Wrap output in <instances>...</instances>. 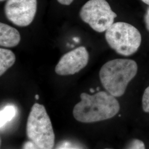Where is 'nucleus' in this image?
Segmentation results:
<instances>
[{"label": "nucleus", "instance_id": "6e6552de", "mask_svg": "<svg viewBox=\"0 0 149 149\" xmlns=\"http://www.w3.org/2000/svg\"><path fill=\"white\" fill-rule=\"evenodd\" d=\"M20 41V33L16 28L3 23H0V45L1 47H15Z\"/></svg>", "mask_w": 149, "mask_h": 149}, {"label": "nucleus", "instance_id": "4be33fe9", "mask_svg": "<svg viewBox=\"0 0 149 149\" xmlns=\"http://www.w3.org/2000/svg\"><path fill=\"white\" fill-rule=\"evenodd\" d=\"M3 1V0H1V1Z\"/></svg>", "mask_w": 149, "mask_h": 149}, {"label": "nucleus", "instance_id": "0eeeda50", "mask_svg": "<svg viewBox=\"0 0 149 149\" xmlns=\"http://www.w3.org/2000/svg\"><path fill=\"white\" fill-rule=\"evenodd\" d=\"M88 59L89 54L85 47L76 48L61 56L55 71L61 76L75 74L87 66Z\"/></svg>", "mask_w": 149, "mask_h": 149}, {"label": "nucleus", "instance_id": "4468645a", "mask_svg": "<svg viewBox=\"0 0 149 149\" xmlns=\"http://www.w3.org/2000/svg\"><path fill=\"white\" fill-rule=\"evenodd\" d=\"M144 22L147 30L149 31V7L148 8L144 16Z\"/></svg>", "mask_w": 149, "mask_h": 149}, {"label": "nucleus", "instance_id": "7ed1b4c3", "mask_svg": "<svg viewBox=\"0 0 149 149\" xmlns=\"http://www.w3.org/2000/svg\"><path fill=\"white\" fill-rule=\"evenodd\" d=\"M28 138L40 149H52L55 134L45 107L35 103L29 113L27 124Z\"/></svg>", "mask_w": 149, "mask_h": 149}, {"label": "nucleus", "instance_id": "dca6fc26", "mask_svg": "<svg viewBox=\"0 0 149 149\" xmlns=\"http://www.w3.org/2000/svg\"><path fill=\"white\" fill-rule=\"evenodd\" d=\"M73 40L74 41L75 43H79L80 39L78 37H74L73 38Z\"/></svg>", "mask_w": 149, "mask_h": 149}, {"label": "nucleus", "instance_id": "f03ea898", "mask_svg": "<svg viewBox=\"0 0 149 149\" xmlns=\"http://www.w3.org/2000/svg\"><path fill=\"white\" fill-rule=\"evenodd\" d=\"M138 70V65L133 60L114 59L102 66L100 79L109 93L119 97L124 94L129 83L136 76Z\"/></svg>", "mask_w": 149, "mask_h": 149}, {"label": "nucleus", "instance_id": "5701e85b", "mask_svg": "<svg viewBox=\"0 0 149 149\" xmlns=\"http://www.w3.org/2000/svg\"></svg>", "mask_w": 149, "mask_h": 149}, {"label": "nucleus", "instance_id": "39448f33", "mask_svg": "<svg viewBox=\"0 0 149 149\" xmlns=\"http://www.w3.org/2000/svg\"><path fill=\"white\" fill-rule=\"evenodd\" d=\"M117 14L106 0H89L82 7L80 17L96 32H106L114 23Z\"/></svg>", "mask_w": 149, "mask_h": 149}, {"label": "nucleus", "instance_id": "2eb2a0df", "mask_svg": "<svg viewBox=\"0 0 149 149\" xmlns=\"http://www.w3.org/2000/svg\"><path fill=\"white\" fill-rule=\"evenodd\" d=\"M59 3L63 5L68 6L72 3L74 0H57Z\"/></svg>", "mask_w": 149, "mask_h": 149}, {"label": "nucleus", "instance_id": "ddd939ff", "mask_svg": "<svg viewBox=\"0 0 149 149\" xmlns=\"http://www.w3.org/2000/svg\"><path fill=\"white\" fill-rule=\"evenodd\" d=\"M23 149H40L31 141L26 142L23 145Z\"/></svg>", "mask_w": 149, "mask_h": 149}, {"label": "nucleus", "instance_id": "f3484780", "mask_svg": "<svg viewBox=\"0 0 149 149\" xmlns=\"http://www.w3.org/2000/svg\"><path fill=\"white\" fill-rule=\"evenodd\" d=\"M149 6V0H141Z\"/></svg>", "mask_w": 149, "mask_h": 149}, {"label": "nucleus", "instance_id": "f257e3e1", "mask_svg": "<svg viewBox=\"0 0 149 149\" xmlns=\"http://www.w3.org/2000/svg\"><path fill=\"white\" fill-rule=\"evenodd\" d=\"M81 101L73 110L74 118L81 122L93 123L114 117L120 109V105L114 96L108 92L100 91L93 95L82 93Z\"/></svg>", "mask_w": 149, "mask_h": 149}, {"label": "nucleus", "instance_id": "f8f14e48", "mask_svg": "<svg viewBox=\"0 0 149 149\" xmlns=\"http://www.w3.org/2000/svg\"><path fill=\"white\" fill-rule=\"evenodd\" d=\"M142 106L144 112L149 113V86L144 91L142 99Z\"/></svg>", "mask_w": 149, "mask_h": 149}, {"label": "nucleus", "instance_id": "9b49d317", "mask_svg": "<svg viewBox=\"0 0 149 149\" xmlns=\"http://www.w3.org/2000/svg\"><path fill=\"white\" fill-rule=\"evenodd\" d=\"M125 149H146L144 143L139 139H133L127 145Z\"/></svg>", "mask_w": 149, "mask_h": 149}, {"label": "nucleus", "instance_id": "412c9836", "mask_svg": "<svg viewBox=\"0 0 149 149\" xmlns=\"http://www.w3.org/2000/svg\"><path fill=\"white\" fill-rule=\"evenodd\" d=\"M68 149V148H63V149Z\"/></svg>", "mask_w": 149, "mask_h": 149}, {"label": "nucleus", "instance_id": "6ab92c4d", "mask_svg": "<svg viewBox=\"0 0 149 149\" xmlns=\"http://www.w3.org/2000/svg\"><path fill=\"white\" fill-rule=\"evenodd\" d=\"M90 91L91 92H92V93H93V92H95V90H94V89H93V88H91Z\"/></svg>", "mask_w": 149, "mask_h": 149}, {"label": "nucleus", "instance_id": "aec40b11", "mask_svg": "<svg viewBox=\"0 0 149 149\" xmlns=\"http://www.w3.org/2000/svg\"><path fill=\"white\" fill-rule=\"evenodd\" d=\"M71 48H74V45H71Z\"/></svg>", "mask_w": 149, "mask_h": 149}, {"label": "nucleus", "instance_id": "1a4fd4ad", "mask_svg": "<svg viewBox=\"0 0 149 149\" xmlns=\"http://www.w3.org/2000/svg\"><path fill=\"white\" fill-rule=\"evenodd\" d=\"M16 61V56L11 50L0 49V75L5 73L6 71L12 67Z\"/></svg>", "mask_w": 149, "mask_h": 149}, {"label": "nucleus", "instance_id": "20e7f679", "mask_svg": "<svg viewBox=\"0 0 149 149\" xmlns=\"http://www.w3.org/2000/svg\"><path fill=\"white\" fill-rule=\"evenodd\" d=\"M105 38L112 49L125 56L135 53L141 43L138 29L132 24L121 22L114 23L106 31Z\"/></svg>", "mask_w": 149, "mask_h": 149}, {"label": "nucleus", "instance_id": "a211bd4d", "mask_svg": "<svg viewBox=\"0 0 149 149\" xmlns=\"http://www.w3.org/2000/svg\"><path fill=\"white\" fill-rule=\"evenodd\" d=\"M35 98H36V100H38V99H39V95H36V96H35Z\"/></svg>", "mask_w": 149, "mask_h": 149}, {"label": "nucleus", "instance_id": "423d86ee", "mask_svg": "<svg viewBox=\"0 0 149 149\" xmlns=\"http://www.w3.org/2000/svg\"><path fill=\"white\" fill-rule=\"evenodd\" d=\"M37 9V0H7L5 13L6 18L15 25L27 27L33 21Z\"/></svg>", "mask_w": 149, "mask_h": 149}, {"label": "nucleus", "instance_id": "9d476101", "mask_svg": "<svg viewBox=\"0 0 149 149\" xmlns=\"http://www.w3.org/2000/svg\"><path fill=\"white\" fill-rule=\"evenodd\" d=\"M16 107L13 105H7L0 112V127L2 129L7 123L11 121L16 115Z\"/></svg>", "mask_w": 149, "mask_h": 149}]
</instances>
